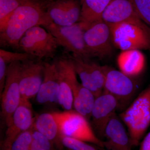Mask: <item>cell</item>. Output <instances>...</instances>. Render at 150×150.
<instances>
[{"instance_id": "cell-1", "label": "cell", "mask_w": 150, "mask_h": 150, "mask_svg": "<svg viewBox=\"0 0 150 150\" xmlns=\"http://www.w3.org/2000/svg\"><path fill=\"white\" fill-rule=\"evenodd\" d=\"M51 0H26L15 11L2 29L0 30L2 47L19 50V43L28 30L46 24V11Z\"/></svg>"}, {"instance_id": "cell-2", "label": "cell", "mask_w": 150, "mask_h": 150, "mask_svg": "<svg viewBox=\"0 0 150 150\" xmlns=\"http://www.w3.org/2000/svg\"><path fill=\"white\" fill-rule=\"evenodd\" d=\"M118 115L126 126L134 146H139L150 126V85Z\"/></svg>"}, {"instance_id": "cell-3", "label": "cell", "mask_w": 150, "mask_h": 150, "mask_svg": "<svg viewBox=\"0 0 150 150\" xmlns=\"http://www.w3.org/2000/svg\"><path fill=\"white\" fill-rule=\"evenodd\" d=\"M105 75L103 91L110 94L117 100L118 110L123 111L135 98L138 85L131 78L109 66H103Z\"/></svg>"}, {"instance_id": "cell-4", "label": "cell", "mask_w": 150, "mask_h": 150, "mask_svg": "<svg viewBox=\"0 0 150 150\" xmlns=\"http://www.w3.org/2000/svg\"><path fill=\"white\" fill-rule=\"evenodd\" d=\"M60 45L50 32L40 25L30 28L19 43V50L29 54L33 59H52Z\"/></svg>"}, {"instance_id": "cell-5", "label": "cell", "mask_w": 150, "mask_h": 150, "mask_svg": "<svg viewBox=\"0 0 150 150\" xmlns=\"http://www.w3.org/2000/svg\"><path fill=\"white\" fill-rule=\"evenodd\" d=\"M43 27L54 35L60 46L68 52H71L73 56L85 60H90L92 58L84 38L86 28L81 22L67 26L51 23Z\"/></svg>"}, {"instance_id": "cell-6", "label": "cell", "mask_w": 150, "mask_h": 150, "mask_svg": "<svg viewBox=\"0 0 150 150\" xmlns=\"http://www.w3.org/2000/svg\"><path fill=\"white\" fill-rule=\"evenodd\" d=\"M62 134L103 148L88 120L74 110L56 112Z\"/></svg>"}, {"instance_id": "cell-7", "label": "cell", "mask_w": 150, "mask_h": 150, "mask_svg": "<svg viewBox=\"0 0 150 150\" xmlns=\"http://www.w3.org/2000/svg\"><path fill=\"white\" fill-rule=\"evenodd\" d=\"M113 46L121 51L148 50L150 52V34L144 30L128 23L108 24Z\"/></svg>"}, {"instance_id": "cell-8", "label": "cell", "mask_w": 150, "mask_h": 150, "mask_svg": "<svg viewBox=\"0 0 150 150\" xmlns=\"http://www.w3.org/2000/svg\"><path fill=\"white\" fill-rule=\"evenodd\" d=\"M20 62L11 63L8 67L5 84L1 95V116L7 127L10 125L21 97L19 88Z\"/></svg>"}, {"instance_id": "cell-9", "label": "cell", "mask_w": 150, "mask_h": 150, "mask_svg": "<svg viewBox=\"0 0 150 150\" xmlns=\"http://www.w3.org/2000/svg\"><path fill=\"white\" fill-rule=\"evenodd\" d=\"M87 48L92 57L104 59L113 51V44L109 25L100 21L90 25L84 34Z\"/></svg>"}, {"instance_id": "cell-10", "label": "cell", "mask_w": 150, "mask_h": 150, "mask_svg": "<svg viewBox=\"0 0 150 150\" xmlns=\"http://www.w3.org/2000/svg\"><path fill=\"white\" fill-rule=\"evenodd\" d=\"M44 63L29 59L21 63L19 88L21 99L29 100L36 97L44 77Z\"/></svg>"}, {"instance_id": "cell-11", "label": "cell", "mask_w": 150, "mask_h": 150, "mask_svg": "<svg viewBox=\"0 0 150 150\" xmlns=\"http://www.w3.org/2000/svg\"><path fill=\"white\" fill-rule=\"evenodd\" d=\"M81 9V1L51 0L46 9L45 25L54 23L67 26L77 23L80 18Z\"/></svg>"}, {"instance_id": "cell-12", "label": "cell", "mask_w": 150, "mask_h": 150, "mask_svg": "<svg viewBox=\"0 0 150 150\" xmlns=\"http://www.w3.org/2000/svg\"><path fill=\"white\" fill-rule=\"evenodd\" d=\"M102 20L108 24L133 25L150 34V27L140 18L130 0H111L103 14Z\"/></svg>"}, {"instance_id": "cell-13", "label": "cell", "mask_w": 150, "mask_h": 150, "mask_svg": "<svg viewBox=\"0 0 150 150\" xmlns=\"http://www.w3.org/2000/svg\"><path fill=\"white\" fill-rule=\"evenodd\" d=\"M117 110L118 102L110 94L103 91L96 98L91 111L90 124L94 132L101 141L104 139L108 124Z\"/></svg>"}, {"instance_id": "cell-14", "label": "cell", "mask_w": 150, "mask_h": 150, "mask_svg": "<svg viewBox=\"0 0 150 150\" xmlns=\"http://www.w3.org/2000/svg\"><path fill=\"white\" fill-rule=\"evenodd\" d=\"M34 120L29 100L21 99L20 104L14 113L11 123L7 127L2 150H11L15 140L23 132L32 127Z\"/></svg>"}, {"instance_id": "cell-15", "label": "cell", "mask_w": 150, "mask_h": 150, "mask_svg": "<svg viewBox=\"0 0 150 150\" xmlns=\"http://www.w3.org/2000/svg\"><path fill=\"white\" fill-rule=\"evenodd\" d=\"M57 68L59 81V105L69 111L74 108V95L72 84L76 77L73 62L71 58H61L54 62Z\"/></svg>"}, {"instance_id": "cell-16", "label": "cell", "mask_w": 150, "mask_h": 150, "mask_svg": "<svg viewBox=\"0 0 150 150\" xmlns=\"http://www.w3.org/2000/svg\"><path fill=\"white\" fill-rule=\"evenodd\" d=\"M103 148L108 150H132L134 147L123 121L115 113L105 131Z\"/></svg>"}, {"instance_id": "cell-17", "label": "cell", "mask_w": 150, "mask_h": 150, "mask_svg": "<svg viewBox=\"0 0 150 150\" xmlns=\"http://www.w3.org/2000/svg\"><path fill=\"white\" fill-rule=\"evenodd\" d=\"M60 87L59 76L54 62L44 63V77L36 101L40 105L59 104Z\"/></svg>"}, {"instance_id": "cell-18", "label": "cell", "mask_w": 150, "mask_h": 150, "mask_svg": "<svg viewBox=\"0 0 150 150\" xmlns=\"http://www.w3.org/2000/svg\"><path fill=\"white\" fill-rule=\"evenodd\" d=\"M33 127L51 140L58 149L62 150L64 147L56 112H45L38 115L35 118Z\"/></svg>"}, {"instance_id": "cell-19", "label": "cell", "mask_w": 150, "mask_h": 150, "mask_svg": "<svg viewBox=\"0 0 150 150\" xmlns=\"http://www.w3.org/2000/svg\"><path fill=\"white\" fill-rule=\"evenodd\" d=\"M117 63L120 71L135 79L140 76L144 70L146 59L140 50H127L122 51L119 54Z\"/></svg>"}, {"instance_id": "cell-20", "label": "cell", "mask_w": 150, "mask_h": 150, "mask_svg": "<svg viewBox=\"0 0 150 150\" xmlns=\"http://www.w3.org/2000/svg\"><path fill=\"white\" fill-rule=\"evenodd\" d=\"M72 88L74 110L89 120L96 97L90 91L79 83L77 79L74 81Z\"/></svg>"}, {"instance_id": "cell-21", "label": "cell", "mask_w": 150, "mask_h": 150, "mask_svg": "<svg viewBox=\"0 0 150 150\" xmlns=\"http://www.w3.org/2000/svg\"><path fill=\"white\" fill-rule=\"evenodd\" d=\"M81 9L79 22L86 29L91 25L102 20L103 14L111 0H80Z\"/></svg>"}, {"instance_id": "cell-22", "label": "cell", "mask_w": 150, "mask_h": 150, "mask_svg": "<svg viewBox=\"0 0 150 150\" xmlns=\"http://www.w3.org/2000/svg\"><path fill=\"white\" fill-rule=\"evenodd\" d=\"M86 64L93 83L100 93H102L105 81V75L103 66L91 62L90 60H86Z\"/></svg>"}, {"instance_id": "cell-23", "label": "cell", "mask_w": 150, "mask_h": 150, "mask_svg": "<svg viewBox=\"0 0 150 150\" xmlns=\"http://www.w3.org/2000/svg\"><path fill=\"white\" fill-rule=\"evenodd\" d=\"M26 0H0V30L7 23L15 11Z\"/></svg>"}, {"instance_id": "cell-24", "label": "cell", "mask_w": 150, "mask_h": 150, "mask_svg": "<svg viewBox=\"0 0 150 150\" xmlns=\"http://www.w3.org/2000/svg\"><path fill=\"white\" fill-rule=\"evenodd\" d=\"M62 142L64 147L71 150H102V148L92 145L88 142L62 134Z\"/></svg>"}, {"instance_id": "cell-25", "label": "cell", "mask_w": 150, "mask_h": 150, "mask_svg": "<svg viewBox=\"0 0 150 150\" xmlns=\"http://www.w3.org/2000/svg\"><path fill=\"white\" fill-rule=\"evenodd\" d=\"M30 150H57L56 146L51 140L33 127Z\"/></svg>"}, {"instance_id": "cell-26", "label": "cell", "mask_w": 150, "mask_h": 150, "mask_svg": "<svg viewBox=\"0 0 150 150\" xmlns=\"http://www.w3.org/2000/svg\"><path fill=\"white\" fill-rule=\"evenodd\" d=\"M139 16L150 27V0H130Z\"/></svg>"}, {"instance_id": "cell-27", "label": "cell", "mask_w": 150, "mask_h": 150, "mask_svg": "<svg viewBox=\"0 0 150 150\" xmlns=\"http://www.w3.org/2000/svg\"><path fill=\"white\" fill-rule=\"evenodd\" d=\"M32 130V127L19 135L13 143L11 150H31Z\"/></svg>"}, {"instance_id": "cell-28", "label": "cell", "mask_w": 150, "mask_h": 150, "mask_svg": "<svg viewBox=\"0 0 150 150\" xmlns=\"http://www.w3.org/2000/svg\"><path fill=\"white\" fill-rule=\"evenodd\" d=\"M33 59L32 56L25 53H16L0 49V62H3L7 66L13 62H23Z\"/></svg>"}, {"instance_id": "cell-29", "label": "cell", "mask_w": 150, "mask_h": 150, "mask_svg": "<svg viewBox=\"0 0 150 150\" xmlns=\"http://www.w3.org/2000/svg\"><path fill=\"white\" fill-rule=\"evenodd\" d=\"M139 150H150V131L141 141Z\"/></svg>"}, {"instance_id": "cell-30", "label": "cell", "mask_w": 150, "mask_h": 150, "mask_svg": "<svg viewBox=\"0 0 150 150\" xmlns=\"http://www.w3.org/2000/svg\"><path fill=\"white\" fill-rule=\"evenodd\" d=\"M67 150H71L68 149H67Z\"/></svg>"}]
</instances>
